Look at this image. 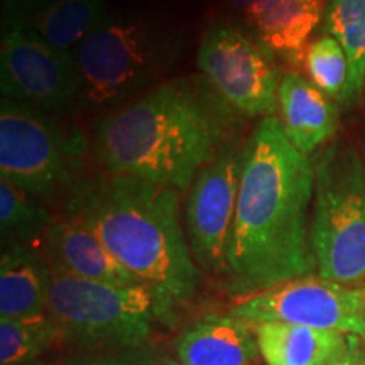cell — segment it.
Returning <instances> with one entry per match:
<instances>
[{"label": "cell", "instance_id": "cell-1", "mask_svg": "<svg viewBox=\"0 0 365 365\" xmlns=\"http://www.w3.org/2000/svg\"><path fill=\"white\" fill-rule=\"evenodd\" d=\"M314 166L289 143L279 117H266L245 139L244 166L228 239L227 293L252 296L313 276L309 244Z\"/></svg>", "mask_w": 365, "mask_h": 365}, {"label": "cell", "instance_id": "cell-2", "mask_svg": "<svg viewBox=\"0 0 365 365\" xmlns=\"http://www.w3.org/2000/svg\"><path fill=\"white\" fill-rule=\"evenodd\" d=\"M244 117L203 75L166 80L100 118L91 154L103 173L188 191Z\"/></svg>", "mask_w": 365, "mask_h": 365}, {"label": "cell", "instance_id": "cell-3", "mask_svg": "<svg viewBox=\"0 0 365 365\" xmlns=\"http://www.w3.org/2000/svg\"><path fill=\"white\" fill-rule=\"evenodd\" d=\"M65 213L153 291L161 323L170 325L196 298L200 269L182 230L178 190L102 171L73 186Z\"/></svg>", "mask_w": 365, "mask_h": 365}, {"label": "cell", "instance_id": "cell-4", "mask_svg": "<svg viewBox=\"0 0 365 365\" xmlns=\"http://www.w3.org/2000/svg\"><path fill=\"white\" fill-rule=\"evenodd\" d=\"M181 38L145 14L108 12L75 51L80 107L113 110L156 86L181 54Z\"/></svg>", "mask_w": 365, "mask_h": 365}, {"label": "cell", "instance_id": "cell-5", "mask_svg": "<svg viewBox=\"0 0 365 365\" xmlns=\"http://www.w3.org/2000/svg\"><path fill=\"white\" fill-rule=\"evenodd\" d=\"M309 244L318 276L365 286V164L349 143L327 145L314 164Z\"/></svg>", "mask_w": 365, "mask_h": 365}, {"label": "cell", "instance_id": "cell-6", "mask_svg": "<svg viewBox=\"0 0 365 365\" xmlns=\"http://www.w3.org/2000/svg\"><path fill=\"white\" fill-rule=\"evenodd\" d=\"M46 309L66 349L78 354L144 345L159 322L156 298L148 286L103 284L53 269Z\"/></svg>", "mask_w": 365, "mask_h": 365}, {"label": "cell", "instance_id": "cell-7", "mask_svg": "<svg viewBox=\"0 0 365 365\" xmlns=\"http://www.w3.org/2000/svg\"><path fill=\"white\" fill-rule=\"evenodd\" d=\"M86 139L78 129L66 127L17 100L0 102V178L36 198L68 195L83 180Z\"/></svg>", "mask_w": 365, "mask_h": 365}, {"label": "cell", "instance_id": "cell-8", "mask_svg": "<svg viewBox=\"0 0 365 365\" xmlns=\"http://www.w3.org/2000/svg\"><path fill=\"white\" fill-rule=\"evenodd\" d=\"M200 71L244 118L276 117L281 73L257 39L228 19L208 24L196 56Z\"/></svg>", "mask_w": 365, "mask_h": 365}, {"label": "cell", "instance_id": "cell-9", "mask_svg": "<svg viewBox=\"0 0 365 365\" xmlns=\"http://www.w3.org/2000/svg\"><path fill=\"white\" fill-rule=\"evenodd\" d=\"M230 314L255 323H289L317 330L336 331L365 339V293L360 287H349L304 276L235 299Z\"/></svg>", "mask_w": 365, "mask_h": 365}, {"label": "cell", "instance_id": "cell-10", "mask_svg": "<svg viewBox=\"0 0 365 365\" xmlns=\"http://www.w3.org/2000/svg\"><path fill=\"white\" fill-rule=\"evenodd\" d=\"M0 88L2 98L27 103L49 115L65 113L80 102L75 53L54 48L29 27L4 29Z\"/></svg>", "mask_w": 365, "mask_h": 365}, {"label": "cell", "instance_id": "cell-11", "mask_svg": "<svg viewBox=\"0 0 365 365\" xmlns=\"http://www.w3.org/2000/svg\"><path fill=\"white\" fill-rule=\"evenodd\" d=\"M245 139L237 137L207 164L188 190L185 232L200 271L223 277L239 196Z\"/></svg>", "mask_w": 365, "mask_h": 365}, {"label": "cell", "instance_id": "cell-12", "mask_svg": "<svg viewBox=\"0 0 365 365\" xmlns=\"http://www.w3.org/2000/svg\"><path fill=\"white\" fill-rule=\"evenodd\" d=\"M43 244L44 257L53 271L112 286L140 284L93 232L71 218L54 220Z\"/></svg>", "mask_w": 365, "mask_h": 365}, {"label": "cell", "instance_id": "cell-13", "mask_svg": "<svg viewBox=\"0 0 365 365\" xmlns=\"http://www.w3.org/2000/svg\"><path fill=\"white\" fill-rule=\"evenodd\" d=\"M279 120L289 143L309 158L336 134L339 103L308 76L296 70L286 71L279 85Z\"/></svg>", "mask_w": 365, "mask_h": 365}, {"label": "cell", "instance_id": "cell-14", "mask_svg": "<svg viewBox=\"0 0 365 365\" xmlns=\"http://www.w3.org/2000/svg\"><path fill=\"white\" fill-rule=\"evenodd\" d=\"M176 359L185 365H261L252 325L234 314H208L175 341Z\"/></svg>", "mask_w": 365, "mask_h": 365}, {"label": "cell", "instance_id": "cell-15", "mask_svg": "<svg viewBox=\"0 0 365 365\" xmlns=\"http://www.w3.org/2000/svg\"><path fill=\"white\" fill-rule=\"evenodd\" d=\"M327 6L328 0H269L245 22L272 56L299 65L309 39L323 22Z\"/></svg>", "mask_w": 365, "mask_h": 365}, {"label": "cell", "instance_id": "cell-16", "mask_svg": "<svg viewBox=\"0 0 365 365\" xmlns=\"http://www.w3.org/2000/svg\"><path fill=\"white\" fill-rule=\"evenodd\" d=\"M51 267L26 244L6 242L0 259V319L33 318L48 313Z\"/></svg>", "mask_w": 365, "mask_h": 365}, {"label": "cell", "instance_id": "cell-17", "mask_svg": "<svg viewBox=\"0 0 365 365\" xmlns=\"http://www.w3.org/2000/svg\"><path fill=\"white\" fill-rule=\"evenodd\" d=\"M252 330L266 365H325L350 350L336 331L289 323H255Z\"/></svg>", "mask_w": 365, "mask_h": 365}, {"label": "cell", "instance_id": "cell-18", "mask_svg": "<svg viewBox=\"0 0 365 365\" xmlns=\"http://www.w3.org/2000/svg\"><path fill=\"white\" fill-rule=\"evenodd\" d=\"M107 14V0H56L26 27L54 48L75 53Z\"/></svg>", "mask_w": 365, "mask_h": 365}, {"label": "cell", "instance_id": "cell-19", "mask_svg": "<svg viewBox=\"0 0 365 365\" xmlns=\"http://www.w3.org/2000/svg\"><path fill=\"white\" fill-rule=\"evenodd\" d=\"M323 34L339 41L349 59V86L344 107L360 102L365 85V0H328Z\"/></svg>", "mask_w": 365, "mask_h": 365}, {"label": "cell", "instance_id": "cell-20", "mask_svg": "<svg viewBox=\"0 0 365 365\" xmlns=\"http://www.w3.org/2000/svg\"><path fill=\"white\" fill-rule=\"evenodd\" d=\"M65 346L63 333L48 313L33 318L0 319V365H21Z\"/></svg>", "mask_w": 365, "mask_h": 365}, {"label": "cell", "instance_id": "cell-21", "mask_svg": "<svg viewBox=\"0 0 365 365\" xmlns=\"http://www.w3.org/2000/svg\"><path fill=\"white\" fill-rule=\"evenodd\" d=\"M54 217L39 200L14 182L0 178V232L2 242L33 245L43 240Z\"/></svg>", "mask_w": 365, "mask_h": 365}, {"label": "cell", "instance_id": "cell-22", "mask_svg": "<svg viewBox=\"0 0 365 365\" xmlns=\"http://www.w3.org/2000/svg\"><path fill=\"white\" fill-rule=\"evenodd\" d=\"M308 80L317 85L333 102L344 105L349 86V59L339 41L322 34L308 44L303 58Z\"/></svg>", "mask_w": 365, "mask_h": 365}, {"label": "cell", "instance_id": "cell-23", "mask_svg": "<svg viewBox=\"0 0 365 365\" xmlns=\"http://www.w3.org/2000/svg\"><path fill=\"white\" fill-rule=\"evenodd\" d=\"M159 355L149 341L125 349L76 354L58 365H156Z\"/></svg>", "mask_w": 365, "mask_h": 365}, {"label": "cell", "instance_id": "cell-24", "mask_svg": "<svg viewBox=\"0 0 365 365\" xmlns=\"http://www.w3.org/2000/svg\"><path fill=\"white\" fill-rule=\"evenodd\" d=\"M56 0H2V27H26L34 16Z\"/></svg>", "mask_w": 365, "mask_h": 365}, {"label": "cell", "instance_id": "cell-25", "mask_svg": "<svg viewBox=\"0 0 365 365\" xmlns=\"http://www.w3.org/2000/svg\"><path fill=\"white\" fill-rule=\"evenodd\" d=\"M228 4H230L232 7H235L237 11L242 14V17H244V21L247 19V17L254 16L255 12H259L261 9L266 6L269 0H227Z\"/></svg>", "mask_w": 365, "mask_h": 365}, {"label": "cell", "instance_id": "cell-26", "mask_svg": "<svg viewBox=\"0 0 365 365\" xmlns=\"http://www.w3.org/2000/svg\"><path fill=\"white\" fill-rule=\"evenodd\" d=\"M349 340H350V350H352V365H365V352L364 350H360L357 336L350 335Z\"/></svg>", "mask_w": 365, "mask_h": 365}, {"label": "cell", "instance_id": "cell-27", "mask_svg": "<svg viewBox=\"0 0 365 365\" xmlns=\"http://www.w3.org/2000/svg\"><path fill=\"white\" fill-rule=\"evenodd\" d=\"M325 365H352V350H349L345 355H341V357L331 360V362Z\"/></svg>", "mask_w": 365, "mask_h": 365}, {"label": "cell", "instance_id": "cell-28", "mask_svg": "<svg viewBox=\"0 0 365 365\" xmlns=\"http://www.w3.org/2000/svg\"><path fill=\"white\" fill-rule=\"evenodd\" d=\"M156 365H185V364H181L178 359L168 357V355H159Z\"/></svg>", "mask_w": 365, "mask_h": 365}, {"label": "cell", "instance_id": "cell-29", "mask_svg": "<svg viewBox=\"0 0 365 365\" xmlns=\"http://www.w3.org/2000/svg\"><path fill=\"white\" fill-rule=\"evenodd\" d=\"M21 365H49L46 362H41V360H36V362H29V364H21Z\"/></svg>", "mask_w": 365, "mask_h": 365}, {"label": "cell", "instance_id": "cell-30", "mask_svg": "<svg viewBox=\"0 0 365 365\" xmlns=\"http://www.w3.org/2000/svg\"><path fill=\"white\" fill-rule=\"evenodd\" d=\"M364 93H365V85H364Z\"/></svg>", "mask_w": 365, "mask_h": 365}, {"label": "cell", "instance_id": "cell-31", "mask_svg": "<svg viewBox=\"0 0 365 365\" xmlns=\"http://www.w3.org/2000/svg\"><path fill=\"white\" fill-rule=\"evenodd\" d=\"M364 293H365V286H364Z\"/></svg>", "mask_w": 365, "mask_h": 365}]
</instances>
